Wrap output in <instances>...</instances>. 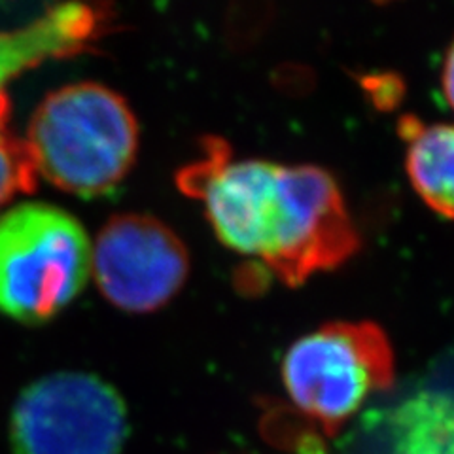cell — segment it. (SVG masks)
<instances>
[{"mask_svg":"<svg viewBox=\"0 0 454 454\" xmlns=\"http://www.w3.org/2000/svg\"><path fill=\"white\" fill-rule=\"evenodd\" d=\"M178 186L201 199L225 247L260 258L290 286L345 263L362 243L335 178L315 165L235 161L223 140L208 138Z\"/></svg>","mask_w":454,"mask_h":454,"instance_id":"1","label":"cell"},{"mask_svg":"<svg viewBox=\"0 0 454 454\" xmlns=\"http://www.w3.org/2000/svg\"><path fill=\"white\" fill-rule=\"evenodd\" d=\"M36 175L82 197L116 188L138 152V123L125 98L103 83H70L46 95L23 140Z\"/></svg>","mask_w":454,"mask_h":454,"instance_id":"2","label":"cell"},{"mask_svg":"<svg viewBox=\"0 0 454 454\" xmlns=\"http://www.w3.org/2000/svg\"><path fill=\"white\" fill-rule=\"evenodd\" d=\"M91 243L83 225L48 203H20L0 216V312L42 324L83 290Z\"/></svg>","mask_w":454,"mask_h":454,"instance_id":"3","label":"cell"},{"mask_svg":"<svg viewBox=\"0 0 454 454\" xmlns=\"http://www.w3.org/2000/svg\"><path fill=\"white\" fill-rule=\"evenodd\" d=\"M394 350L373 322H332L297 339L282 362L294 405L333 437L373 392L390 390Z\"/></svg>","mask_w":454,"mask_h":454,"instance_id":"4","label":"cell"},{"mask_svg":"<svg viewBox=\"0 0 454 454\" xmlns=\"http://www.w3.org/2000/svg\"><path fill=\"white\" fill-rule=\"evenodd\" d=\"M129 419L120 392L101 377L61 372L31 382L13 403V454H121Z\"/></svg>","mask_w":454,"mask_h":454,"instance_id":"5","label":"cell"},{"mask_svg":"<svg viewBox=\"0 0 454 454\" xmlns=\"http://www.w3.org/2000/svg\"><path fill=\"white\" fill-rule=\"evenodd\" d=\"M91 273L106 300L127 312H152L180 292L190 254L168 225L146 215L112 216L91 245Z\"/></svg>","mask_w":454,"mask_h":454,"instance_id":"6","label":"cell"},{"mask_svg":"<svg viewBox=\"0 0 454 454\" xmlns=\"http://www.w3.org/2000/svg\"><path fill=\"white\" fill-rule=\"evenodd\" d=\"M108 18L105 8L68 3L13 31H0V93L23 70L90 48L106 31Z\"/></svg>","mask_w":454,"mask_h":454,"instance_id":"7","label":"cell"},{"mask_svg":"<svg viewBox=\"0 0 454 454\" xmlns=\"http://www.w3.org/2000/svg\"><path fill=\"white\" fill-rule=\"evenodd\" d=\"M400 135L407 142V175L422 201L437 215L454 220V125H426L402 118Z\"/></svg>","mask_w":454,"mask_h":454,"instance_id":"8","label":"cell"},{"mask_svg":"<svg viewBox=\"0 0 454 454\" xmlns=\"http://www.w3.org/2000/svg\"><path fill=\"white\" fill-rule=\"evenodd\" d=\"M394 454H454V397L422 392L390 419Z\"/></svg>","mask_w":454,"mask_h":454,"instance_id":"9","label":"cell"},{"mask_svg":"<svg viewBox=\"0 0 454 454\" xmlns=\"http://www.w3.org/2000/svg\"><path fill=\"white\" fill-rule=\"evenodd\" d=\"M36 170L25 142L8 129V101L0 93V205L35 188Z\"/></svg>","mask_w":454,"mask_h":454,"instance_id":"10","label":"cell"},{"mask_svg":"<svg viewBox=\"0 0 454 454\" xmlns=\"http://www.w3.org/2000/svg\"><path fill=\"white\" fill-rule=\"evenodd\" d=\"M290 439H294L295 454H330L328 450H325L322 439L310 430L297 432V434L290 435Z\"/></svg>","mask_w":454,"mask_h":454,"instance_id":"11","label":"cell"},{"mask_svg":"<svg viewBox=\"0 0 454 454\" xmlns=\"http://www.w3.org/2000/svg\"><path fill=\"white\" fill-rule=\"evenodd\" d=\"M442 88H443V95L447 98V103L454 110V40H452V44L449 46V50L445 53V59H443Z\"/></svg>","mask_w":454,"mask_h":454,"instance_id":"12","label":"cell"}]
</instances>
